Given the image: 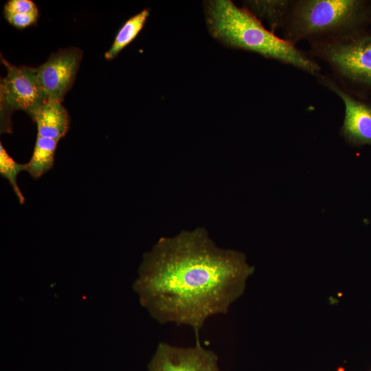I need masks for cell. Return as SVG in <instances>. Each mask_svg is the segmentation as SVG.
Returning <instances> with one entry per match:
<instances>
[{
    "instance_id": "obj_1",
    "label": "cell",
    "mask_w": 371,
    "mask_h": 371,
    "mask_svg": "<svg viewBox=\"0 0 371 371\" xmlns=\"http://www.w3.org/2000/svg\"><path fill=\"white\" fill-rule=\"evenodd\" d=\"M254 272L243 253L218 247L197 228L160 238L144 253L133 289L155 321L188 326L199 340L206 321L227 313Z\"/></svg>"
},
{
    "instance_id": "obj_2",
    "label": "cell",
    "mask_w": 371,
    "mask_h": 371,
    "mask_svg": "<svg viewBox=\"0 0 371 371\" xmlns=\"http://www.w3.org/2000/svg\"><path fill=\"white\" fill-rule=\"evenodd\" d=\"M204 11L208 31L223 45L257 53L311 74L319 71L315 61L266 29L246 8H239L229 0H210L205 1Z\"/></svg>"
},
{
    "instance_id": "obj_3",
    "label": "cell",
    "mask_w": 371,
    "mask_h": 371,
    "mask_svg": "<svg viewBox=\"0 0 371 371\" xmlns=\"http://www.w3.org/2000/svg\"><path fill=\"white\" fill-rule=\"evenodd\" d=\"M370 16V7L363 1H291L282 27L286 40L293 44L358 31Z\"/></svg>"
},
{
    "instance_id": "obj_4",
    "label": "cell",
    "mask_w": 371,
    "mask_h": 371,
    "mask_svg": "<svg viewBox=\"0 0 371 371\" xmlns=\"http://www.w3.org/2000/svg\"><path fill=\"white\" fill-rule=\"evenodd\" d=\"M311 47L341 78L371 89V32L359 31L313 40Z\"/></svg>"
},
{
    "instance_id": "obj_5",
    "label": "cell",
    "mask_w": 371,
    "mask_h": 371,
    "mask_svg": "<svg viewBox=\"0 0 371 371\" xmlns=\"http://www.w3.org/2000/svg\"><path fill=\"white\" fill-rule=\"evenodd\" d=\"M6 76L1 80V133H10V121L13 111L22 110L32 119L41 106L47 101L39 82L36 68L12 65L3 58Z\"/></svg>"
},
{
    "instance_id": "obj_6",
    "label": "cell",
    "mask_w": 371,
    "mask_h": 371,
    "mask_svg": "<svg viewBox=\"0 0 371 371\" xmlns=\"http://www.w3.org/2000/svg\"><path fill=\"white\" fill-rule=\"evenodd\" d=\"M218 357L200 340L189 347L161 341L148 365V371H221Z\"/></svg>"
},
{
    "instance_id": "obj_7",
    "label": "cell",
    "mask_w": 371,
    "mask_h": 371,
    "mask_svg": "<svg viewBox=\"0 0 371 371\" xmlns=\"http://www.w3.org/2000/svg\"><path fill=\"white\" fill-rule=\"evenodd\" d=\"M82 52L76 47L61 49L36 67L41 87L48 100L62 102L72 86Z\"/></svg>"
},
{
    "instance_id": "obj_8",
    "label": "cell",
    "mask_w": 371,
    "mask_h": 371,
    "mask_svg": "<svg viewBox=\"0 0 371 371\" xmlns=\"http://www.w3.org/2000/svg\"><path fill=\"white\" fill-rule=\"evenodd\" d=\"M319 80L343 101L345 115L340 133L345 140L352 146H371V104L355 98L328 78Z\"/></svg>"
},
{
    "instance_id": "obj_9",
    "label": "cell",
    "mask_w": 371,
    "mask_h": 371,
    "mask_svg": "<svg viewBox=\"0 0 371 371\" xmlns=\"http://www.w3.org/2000/svg\"><path fill=\"white\" fill-rule=\"evenodd\" d=\"M32 120L37 127V136L58 141L67 133L69 115L61 102L46 101Z\"/></svg>"
},
{
    "instance_id": "obj_10",
    "label": "cell",
    "mask_w": 371,
    "mask_h": 371,
    "mask_svg": "<svg viewBox=\"0 0 371 371\" xmlns=\"http://www.w3.org/2000/svg\"><path fill=\"white\" fill-rule=\"evenodd\" d=\"M58 143L36 136L32 157L27 163V172L34 179H39L53 168Z\"/></svg>"
},
{
    "instance_id": "obj_11",
    "label": "cell",
    "mask_w": 371,
    "mask_h": 371,
    "mask_svg": "<svg viewBox=\"0 0 371 371\" xmlns=\"http://www.w3.org/2000/svg\"><path fill=\"white\" fill-rule=\"evenodd\" d=\"M291 1H247L245 4L256 18L267 21L272 29L282 27Z\"/></svg>"
},
{
    "instance_id": "obj_12",
    "label": "cell",
    "mask_w": 371,
    "mask_h": 371,
    "mask_svg": "<svg viewBox=\"0 0 371 371\" xmlns=\"http://www.w3.org/2000/svg\"><path fill=\"white\" fill-rule=\"evenodd\" d=\"M149 15V10L144 9L128 19L117 32L110 49L105 53V58H114L124 47L131 43L143 28Z\"/></svg>"
},
{
    "instance_id": "obj_13",
    "label": "cell",
    "mask_w": 371,
    "mask_h": 371,
    "mask_svg": "<svg viewBox=\"0 0 371 371\" xmlns=\"http://www.w3.org/2000/svg\"><path fill=\"white\" fill-rule=\"evenodd\" d=\"M27 165L16 162L6 151L1 143H0V175L6 179L19 202L24 204L25 199L17 183V176L22 171H27Z\"/></svg>"
},
{
    "instance_id": "obj_14",
    "label": "cell",
    "mask_w": 371,
    "mask_h": 371,
    "mask_svg": "<svg viewBox=\"0 0 371 371\" xmlns=\"http://www.w3.org/2000/svg\"><path fill=\"white\" fill-rule=\"evenodd\" d=\"M6 20L16 28L23 29L35 24L38 17V12L4 14Z\"/></svg>"
},
{
    "instance_id": "obj_15",
    "label": "cell",
    "mask_w": 371,
    "mask_h": 371,
    "mask_svg": "<svg viewBox=\"0 0 371 371\" xmlns=\"http://www.w3.org/2000/svg\"><path fill=\"white\" fill-rule=\"evenodd\" d=\"M36 12L37 6L31 0H9L4 5V14Z\"/></svg>"
}]
</instances>
